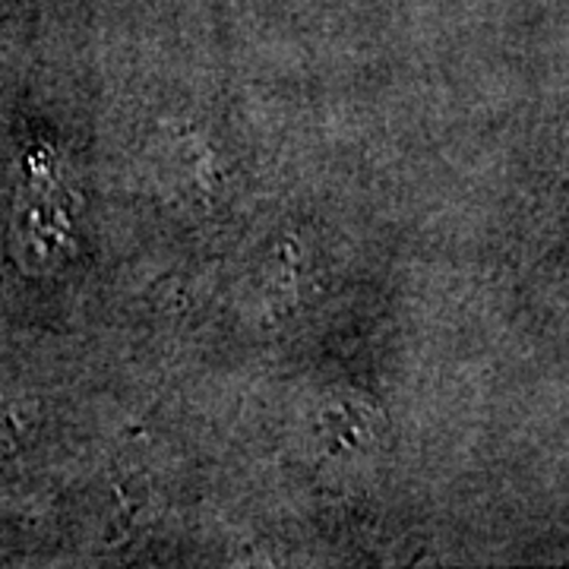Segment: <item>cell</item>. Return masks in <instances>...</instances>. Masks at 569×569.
Here are the masks:
<instances>
[{"label": "cell", "mask_w": 569, "mask_h": 569, "mask_svg": "<svg viewBox=\"0 0 569 569\" xmlns=\"http://www.w3.org/2000/svg\"><path fill=\"white\" fill-rule=\"evenodd\" d=\"M387 411L358 389H336L317 402L310 418V440L326 459L351 462L370 456L387 437Z\"/></svg>", "instance_id": "cell-2"}, {"label": "cell", "mask_w": 569, "mask_h": 569, "mask_svg": "<svg viewBox=\"0 0 569 569\" xmlns=\"http://www.w3.org/2000/svg\"><path fill=\"white\" fill-rule=\"evenodd\" d=\"M80 190L58 162L32 164L13 212V250L22 269L54 272L73 253Z\"/></svg>", "instance_id": "cell-1"}]
</instances>
